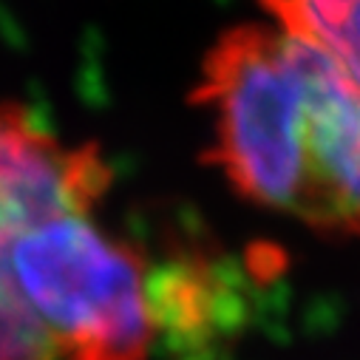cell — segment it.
<instances>
[{"instance_id": "cell-2", "label": "cell", "mask_w": 360, "mask_h": 360, "mask_svg": "<svg viewBox=\"0 0 360 360\" xmlns=\"http://www.w3.org/2000/svg\"><path fill=\"white\" fill-rule=\"evenodd\" d=\"M4 281L71 360H148L156 326L142 255L65 213L0 250Z\"/></svg>"}, {"instance_id": "cell-4", "label": "cell", "mask_w": 360, "mask_h": 360, "mask_svg": "<svg viewBox=\"0 0 360 360\" xmlns=\"http://www.w3.org/2000/svg\"><path fill=\"white\" fill-rule=\"evenodd\" d=\"M276 26L318 49L360 94V0H258Z\"/></svg>"}, {"instance_id": "cell-5", "label": "cell", "mask_w": 360, "mask_h": 360, "mask_svg": "<svg viewBox=\"0 0 360 360\" xmlns=\"http://www.w3.org/2000/svg\"><path fill=\"white\" fill-rule=\"evenodd\" d=\"M0 360H71L34 312L0 281Z\"/></svg>"}, {"instance_id": "cell-3", "label": "cell", "mask_w": 360, "mask_h": 360, "mask_svg": "<svg viewBox=\"0 0 360 360\" xmlns=\"http://www.w3.org/2000/svg\"><path fill=\"white\" fill-rule=\"evenodd\" d=\"M97 145H65L23 105L0 103V250L65 213H91L111 188Z\"/></svg>"}, {"instance_id": "cell-1", "label": "cell", "mask_w": 360, "mask_h": 360, "mask_svg": "<svg viewBox=\"0 0 360 360\" xmlns=\"http://www.w3.org/2000/svg\"><path fill=\"white\" fill-rule=\"evenodd\" d=\"M193 103L213 120L207 159L238 196L332 236H360V94L278 26L224 32Z\"/></svg>"}]
</instances>
